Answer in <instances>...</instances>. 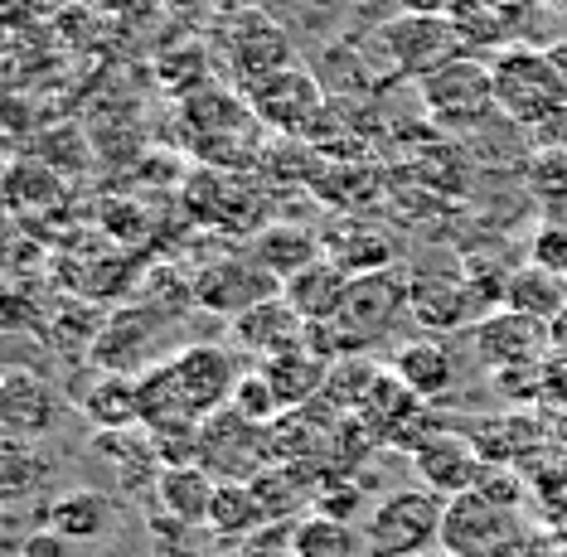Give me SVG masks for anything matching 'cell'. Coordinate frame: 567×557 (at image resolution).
I'll return each mask as SVG.
<instances>
[{
  "instance_id": "cell-1",
  "label": "cell",
  "mask_w": 567,
  "mask_h": 557,
  "mask_svg": "<svg viewBox=\"0 0 567 557\" xmlns=\"http://www.w3.org/2000/svg\"><path fill=\"white\" fill-rule=\"evenodd\" d=\"M403 316H412V277L408 271L383 267V271L354 277L340 316H334V326H326L334 359L364 354V349H373L379 340H389Z\"/></svg>"
},
{
  "instance_id": "cell-2",
  "label": "cell",
  "mask_w": 567,
  "mask_h": 557,
  "mask_svg": "<svg viewBox=\"0 0 567 557\" xmlns=\"http://www.w3.org/2000/svg\"><path fill=\"white\" fill-rule=\"evenodd\" d=\"M489 83H495V112L514 126L534 132L553 112L567 107L563 73L548 49H505L489 59Z\"/></svg>"
},
{
  "instance_id": "cell-3",
  "label": "cell",
  "mask_w": 567,
  "mask_h": 557,
  "mask_svg": "<svg viewBox=\"0 0 567 557\" xmlns=\"http://www.w3.org/2000/svg\"><path fill=\"white\" fill-rule=\"evenodd\" d=\"M446 499L432 489H393L369 509L364 553L369 557H427L442 548Z\"/></svg>"
},
{
  "instance_id": "cell-4",
  "label": "cell",
  "mask_w": 567,
  "mask_h": 557,
  "mask_svg": "<svg viewBox=\"0 0 567 557\" xmlns=\"http://www.w3.org/2000/svg\"><path fill=\"white\" fill-rule=\"evenodd\" d=\"M442 553L451 557H528V524L505 499H489L485 489L446 499Z\"/></svg>"
},
{
  "instance_id": "cell-5",
  "label": "cell",
  "mask_w": 567,
  "mask_h": 557,
  "mask_svg": "<svg viewBox=\"0 0 567 557\" xmlns=\"http://www.w3.org/2000/svg\"><path fill=\"white\" fill-rule=\"evenodd\" d=\"M195 465L209 471L218 485H252L257 475H267L277 465L272 426H257L234 408L214 412V417L199 422Z\"/></svg>"
},
{
  "instance_id": "cell-6",
  "label": "cell",
  "mask_w": 567,
  "mask_h": 557,
  "mask_svg": "<svg viewBox=\"0 0 567 557\" xmlns=\"http://www.w3.org/2000/svg\"><path fill=\"white\" fill-rule=\"evenodd\" d=\"M379 49L393 78H403V83H422L442 63L466 54L451 16H417V10H398L389 24H379Z\"/></svg>"
},
{
  "instance_id": "cell-7",
  "label": "cell",
  "mask_w": 567,
  "mask_h": 557,
  "mask_svg": "<svg viewBox=\"0 0 567 557\" xmlns=\"http://www.w3.org/2000/svg\"><path fill=\"white\" fill-rule=\"evenodd\" d=\"M189 296H195L204 310H214V316L238 320L243 310L281 296V281L257 262L252 252H224V257H209V262L189 277Z\"/></svg>"
},
{
  "instance_id": "cell-8",
  "label": "cell",
  "mask_w": 567,
  "mask_h": 557,
  "mask_svg": "<svg viewBox=\"0 0 567 557\" xmlns=\"http://www.w3.org/2000/svg\"><path fill=\"white\" fill-rule=\"evenodd\" d=\"M422 107L436 126H475L485 112H495V83H489V63L475 54H461L442 63L436 73H427L417 83Z\"/></svg>"
},
{
  "instance_id": "cell-9",
  "label": "cell",
  "mask_w": 567,
  "mask_h": 557,
  "mask_svg": "<svg viewBox=\"0 0 567 557\" xmlns=\"http://www.w3.org/2000/svg\"><path fill=\"white\" fill-rule=\"evenodd\" d=\"M427 408L432 403H422L408 383H398L393 373L383 369L379 383H373V393L364 398V408H359V422H364V432L373 436V446L408 451V456H412V451H417L436 432Z\"/></svg>"
},
{
  "instance_id": "cell-10",
  "label": "cell",
  "mask_w": 567,
  "mask_h": 557,
  "mask_svg": "<svg viewBox=\"0 0 567 557\" xmlns=\"http://www.w3.org/2000/svg\"><path fill=\"white\" fill-rule=\"evenodd\" d=\"M248 107L257 126H272L277 136H316V126L326 122V93L306 69H281L267 83H257L248 93Z\"/></svg>"
},
{
  "instance_id": "cell-11",
  "label": "cell",
  "mask_w": 567,
  "mask_h": 557,
  "mask_svg": "<svg viewBox=\"0 0 567 557\" xmlns=\"http://www.w3.org/2000/svg\"><path fill=\"white\" fill-rule=\"evenodd\" d=\"M412 475H417L422 489H432V495L442 499H456V495H471V489H481L489 461L475 436L466 432H446V426H436V432L412 451Z\"/></svg>"
},
{
  "instance_id": "cell-12",
  "label": "cell",
  "mask_w": 567,
  "mask_h": 557,
  "mask_svg": "<svg viewBox=\"0 0 567 557\" xmlns=\"http://www.w3.org/2000/svg\"><path fill=\"white\" fill-rule=\"evenodd\" d=\"M475 354H481L485 369L499 373H519V369H544V359L553 354V330L538 326L528 316H514V310H485V320L471 330Z\"/></svg>"
},
{
  "instance_id": "cell-13",
  "label": "cell",
  "mask_w": 567,
  "mask_h": 557,
  "mask_svg": "<svg viewBox=\"0 0 567 557\" xmlns=\"http://www.w3.org/2000/svg\"><path fill=\"white\" fill-rule=\"evenodd\" d=\"M412 320L432 334L475 330L481 326V306H475L471 277H442V271H412Z\"/></svg>"
},
{
  "instance_id": "cell-14",
  "label": "cell",
  "mask_w": 567,
  "mask_h": 557,
  "mask_svg": "<svg viewBox=\"0 0 567 557\" xmlns=\"http://www.w3.org/2000/svg\"><path fill=\"white\" fill-rule=\"evenodd\" d=\"M306 334H311V326H306V320L296 316L281 296H272V301H262L252 310H243V316L234 320V344L252 359V364H262V359H277V354H287V349L306 344Z\"/></svg>"
},
{
  "instance_id": "cell-15",
  "label": "cell",
  "mask_w": 567,
  "mask_h": 557,
  "mask_svg": "<svg viewBox=\"0 0 567 557\" xmlns=\"http://www.w3.org/2000/svg\"><path fill=\"white\" fill-rule=\"evenodd\" d=\"M228 63H238V87L252 93L257 83H267L272 73L291 69V44L287 34L277 30L272 20H257V16H243L234 30H228Z\"/></svg>"
},
{
  "instance_id": "cell-16",
  "label": "cell",
  "mask_w": 567,
  "mask_h": 557,
  "mask_svg": "<svg viewBox=\"0 0 567 557\" xmlns=\"http://www.w3.org/2000/svg\"><path fill=\"white\" fill-rule=\"evenodd\" d=\"M330 364H334V359H326L320 349L296 344V349H287V354L262 359V364H252V369L262 373L267 383H272L277 403L287 408V412H296V408H311V403H320V398H326Z\"/></svg>"
},
{
  "instance_id": "cell-17",
  "label": "cell",
  "mask_w": 567,
  "mask_h": 557,
  "mask_svg": "<svg viewBox=\"0 0 567 557\" xmlns=\"http://www.w3.org/2000/svg\"><path fill=\"white\" fill-rule=\"evenodd\" d=\"M350 281L354 277L340 262L320 257V262H311L306 271H296L291 281H281V301H287L306 326H334L344 296H350Z\"/></svg>"
},
{
  "instance_id": "cell-18",
  "label": "cell",
  "mask_w": 567,
  "mask_h": 557,
  "mask_svg": "<svg viewBox=\"0 0 567 557\" xmlns=\"http://www.w3.org/2000/svg\"><path fill=\"white\" fill-rule=\"evenodd\" d=\"M0 412H6V426L10 436H44L49 426L59 422V393L49 388L40 373L10 364L6 369V383H0Z\"/></svg>"
},
{
  "instance_id": "cell-19",
  "label": "cell",
  "mask_w": 567,
  "mask_h": 557,
  "mask_svg": "<svg viewBox=\"0 0 567 557\" xmlns=\"http://www.w3.org/2000/svg\"><path fill=\"white\" fill-rule=\"evenodd\" d=\"M383 369H389L398 383H408L412 393L422 398V403H436V398H446L451 383H456V359H451V349L436 340V334H422V340L398 344L393 359Z\"/></svg>"
},
{
  "instance_id": "cell-20",
  "label": "cell",
  "mask_w": 567,
  "mask_h": 557,
  "mask_svg": "<svg viewBox=\"0 0 567 557\" xmlns=\"http://www.w3.org/2000/svg\"><path fill=\"white\" fill-rule=\"evenodd\" d=\"M151 326H161L156 310H122V316H112L107 330L93 334V364L102 373H132V369L146 373L151 369L146 364V340L156 334Z\"/></svg>"
},
{
  "instance_id": "cell-21",
  "label": "cell",
  "mask_w": 567,
  "mask_h": 557,
  "mask_svg": "<svg viewBox=\"0 0 567 557\" xmlns=\"http://www.w3.org/2000/svg\"><path fill=\"white\" fill-rule=\"evenodd\" d=\"M499 306L553 330L558 326V316L567 310V277L528 262V267H519V271H509L505 277V296H499Z\"/></svg>"
},
{
  "instance_id": "cell-22",
  "label": "cell",
  "mask_w": 567,
  "mask_h": 557,
  "mask_svg": "<svg viewBox=\"0 0 567 557\" xmlns=\"http://www.w3.org/2000/svg\"><path fill=\"white\" fill-rule=\"evenodd\" d=\"M83 417L97 432H136L141 426V383L136 373H97L79 398Z\"/></svg>"
},
{
  "instance_id": "cell-23",
  "label": "cell",
  "mask_w": 567,
  "mask_h": 557,
  "mask_svg": "<svg viewBox=\"0 0 567 557\" xmlns=\"http://www.w3.org/2000/svg\"><path fill=\"white\" fill-rule=\"evenodd\" d=\"M112 519H117V499L102 495V489H63L59 499H49L44 509V528H54V534H63L69 543H93L112 528Z\"/></svg>"
},
{
  "instance_id": "cell-24",
  "label": "cell",
  "mask_w": 567,
  "mask_h": 557,
  "mask_svg": "<svg viewBox=\"0 0 567 557\" xmlns=\"http://www.w3.org/2000/svg\"><path fill=\"white\" fill-rule=\"evenodd\" d=\"M248 252H252L267 271H272L277 281H291L296 271H306L311 262H320V257H326V243H320L311 228L272 224V228H257V238H252Z\"/></svg>"
},
{
  "instance_id": "cell-25",
  "label": "cell",
  "mask_w": 567,
  "mask_h": 557,
  "mask_svg": "<svg viewBox=\"0 0 567 557\" xmlns=\"http://www.w3.org/2000/svg\"><path fill=\"white\" fill-rule=\"evenodd\" d=\"M161 495V509L179 519L185 528H209V509H214V495H218V481L199 465H171L156 485Z\"/></svg>"
},
{
  "instance_id": "cell-26",
  "label": "cell",
  "mask_w": 567,
  "mask_h": 557,
  "mask_svg": "<svg viewBox=\"0 0 567 557\" xmlns=\"http://www.w3.org/2000/svg\"><path fill=\"white\" fill-rule=\"evenodd\" d=\"M326 257L330 262H340L350 277H364V271L393 267V238L389 233H379V228H369L364 218H350V224L330 228Z\"/></svg>"
},
{
  "instance_id": "cell-27",
  "label": "cell",
  "mask_w": 567,
  "mask_h": 557,
  "mask_svg": "<svg viewBox=\"0 0 567 557\" xmlns=\"http://www.w3.org/2000/svg\"><path fill=\"white\" fill-rule=\"evenodd\" d=\"M6 199L16 214H44V209H54V204L69 199V189H63V179L49 171L40 155H20V161H10Z\"/></svg>"
},
{
  "instance_id": "cell-28",
  "label": "cell",
  "mask_w": 567,
  "mask_h": 557,
  "mask_svg": "<svg viewBox=\"0 0 567 557\" xmlns=\"http://www.w3.org/2000/svg\"><path fill=\"white\" fill-rule=\"evenodd\" d=\"M291 557H364V528L311 509L291 528Z\"/></svg>"
},
{
  "instance_id": "cell-29",
  "label": "cell",
  "mask_w": 567,
  "mask_h": 557,
  "mask_svg": "<svg viewBox=\"0 0 567 557\" xmlns=\"http://www.w3.org/2000/svg\"><path fill=\"white\" fill-rule=\"evenodd\" d=\"M209 528L218 538H238V543H248V538L262 534L267 514H262V504H257L252 485H218L214 509H209Z\"/></svg>"
},
{
  "instance_id": "cell-30",
  "label": "cell",
  "mask_w": 567,
  "mask_h": 557,
  "mask_svg": "<svg viewBox=\"0 0 567 557\" xmlns=\"http://www.w3.org/2000/svg\"><path fill=\"white\" fill-rule=\"evenodd\" d=\"M234 412H243L248 422H257V426H277L281 417H287V408L277 403V393H272V383L262 379L257 369H248L238 379V388H234V403H228Z\"/></svg>"
},
{
  "instance_id": "cell-31",
  "label": "cell",
  "mask_w": 567,
  "mask_h": 557,
  "mask_svg": "<svg viewBox=\"0 0 567 557\" xmlns=\"http://www.w3.org/2000/svg\"><path fill=\"white\" fill-rule=\"evenodd\" d=\"M524 175L548 204H567V151H528Z\"/></svg>"
},
{
  "instance_id": "cell-32",
  "label": "cell",
  "mask_w": 567,
  "mask_h": 557,
  "mask_svg": "<svg viewBox=\"0 0 567 557\" xmlns=\"http://www.w3.org/2000/svg\"><path fill=\"white\" fill-rule=\"evenodd\" d=\"M528 252H534V267H548L558 271V277H567V224H548L534 233V243H528Z\"/></svg>"
},
{
  "instance_id": "cell-33",
  "label": "cell",
  "mask_w": 567,
  "mask_h": 557,
  "mask_svg": "<svg viewBox=\"0 0 567 557\" xmlns=\"http://www.w3.org/2000/svg\"><path fill=\"white\" fill-rule=\"evenodd\" d=\"M34 475H40V456H34L20 436H10L6 442V489L10 495H20L24 481H34Z\"/></svg>"
},
{
  "instance_id": "cell-34",
  "label": "cell",
  "mask_w": 567,
  "mask_h": 557,
  "mask_svg": "<svg viewBox=\"0 0 567 557\" xmlns=\"http://www.w3.org/2000/svg\"><path fill=\"white\" fill-rule=\"evenodd\" d=\"M528 151H567V107L528 132Z\"/></svg>"
},
{
  "instance_id": "cell-35",
  "label": "cell",
  "mask_w": 567,
  "mask_h": 557,
  "mask_svg": "<svg viewBox=\"0 0 567 557\" xmlns=\"http://www.w3.org/2000/svg\"><path fill=\"white\" fill-rule=\"evenodd\" d=\"M69 553H73V543L63 534H54V528H44V524L20 543V557H69Z\"/></svg>"
},
{
  "instance_id": "cell-36",
  "label": "cell",
  "mask_w": 567,
  "mask_h": 557,
  "mask_svg": "<svg viewBox=\"0 0 567 557\" xmlns=\"http://www.w3.org/2000/svg\"><path fill=\"white\" fill-rule=\"evenodd\" d=\"M403 10H417V16H446L456 0H398Z\"/></svg>"
},
{
  "instance_id": "cell-37",
  "label": "cell",
  "mask_w": 567,
  "mask_h": 557,
  "mask_svg": "<svg viewBox=\"0 0 567 557\" xmlns=\"http://www.w3.org/2000/svg\"><path fill=\"white\" fill-rule=\"evenodd\" d=\"M553 354H558L563 364H567V310L558 316V326H553Z\"/></svg>"
},
{
  "instance_id": "cell-38",
  "label": "cell",
  "mask_w": 567,
  "mask_h": 557,
  "mask_svg": "<svg viewBox=\"0 0 567 557\" xmlns=\"http://www.w3.org/2000/svg\"><path fill=\"white\" fill-rule=\"evenodd\" d=\"M553 63H558V73H563V87H567V34L558 39V49H548Z\"/></svg>"
},
{
  "instance_id": "cell-39",
  "label": "cell",
  "mask_w": 567,
  "mask_h": 557,
  "mask_svg": "<svg viewBox=\"0 0 567 557\" xmlns=\"http://www.w3.org/2000/svg\"><path fill=\"white\" fill-rule=\"evenodd\" d=\"M427 557H451V553H442V548H436V553H427Z\"/></svg>"
},
{
  "instance_id": "cell-40",
  "label": "cell",
  "mask_w": 567,
  "mask_h": 557,
  "mask_svg": "<svg viewBox=\"0 0 567 557\" xmlns=\"http://www.w3.org/2000/svg\"><path fill=\"white\" fill-rule=\"evenodd\" d=\"M364 557H369V553H364Z\"/></svg>"
}]
</instances>
